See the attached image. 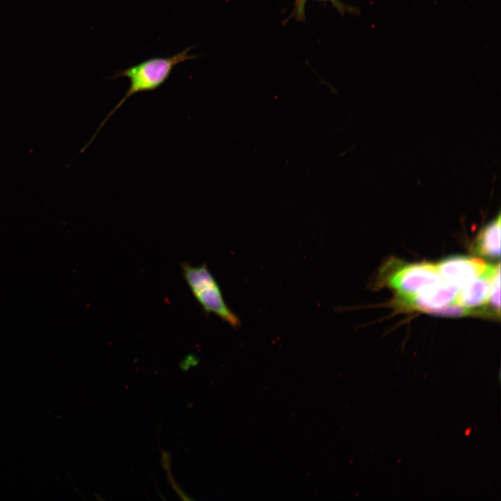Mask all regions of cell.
Returning a JSON list of instances; mask_svg holds the SVG:
<instances>
[{
  "mask_svg": "<svg viewBox=\"0 0 501 501\" xmlns=\"http://www.w3.org/2000/svg\"><path fill=\"white\" fill-rule=\"evenodd\" d=\"M443 280L436 264L430 263L401 266L388 278V285L398 294V299L411 298L426 287Z\"/></svg>",
  "mask_w": 501,
  "mask_h": 501,
  "instance_id": "cell-3",
  "label": "cell"
},
{
  "mask_svg": "<svg viewBox=\"0 0 501 501\" xmlns=\"http://www.w3.org/2000/svg\"><path fill=\"white\" fill-rule=\"evenodd\" d=\"M459 289L456 285L443 280L426 287L411 298L398 299V301L404 307L424 311L454 302Z\"/></svg>",
  "mask_w": 501,
  "mask_h": 501,
  "instance_id": "cell-5",
  "label": "cell"
},
{
  "mask_svg": "<svg viewBox=\"0 0 501 501\" xmlns=\"http://www.w3.org/2000/svg\"><path fill=\"white\" fill-rule=\"evenodd\" d=\"M443 280L461 288L479 276L488 264L482 260L467 257H452L436 264Z\"/></svg>",
  "mask_w": 501,
  "mask_h": 501,
  "instance_id": "cell-4",
  "label": "cell"
},
{
  "mask_svg": "<svg viewBox=\"0 0 501 501\" xmlns=\"http://www.w3.org/2000/svg\"><path fill=\"white\" fill-rule=\"evenodd\" d=\"M183 277L203 310L214 314L232 328L241 324L239 317L226 304L220 286L206 264H182Z\"/></svg>",
  "mask_w": 501,
  "mask_h": 501,
  "instance_id": "cell-2",
  "label": "cell"
},
{
  "mask_svg": "<svg viewBox=\"0 0 501 501\" xmlns=\"http://www.w3.org/2000/svg\"><path fill=\"white\" fill-rule=\"evenodd\" d=\"M477 252L489 257L500 255V215L488 223L480 232L476 244Z\"/></svg>",
  "mask_w": 501,
  "mask_h": 501,
  "instance_id": "cell-7",
  "label": "cell"
},
{
  "mask_svg": "<svg viewBox=\"0 0 501 501\" xmlns=\"http://www.w3.org/2000/svg\"><path fill=\"white\" fill-rule=\"evenodd\" d=\"M500 269V264H488L486 269L477 277L463 286L454 301L463 307L472 308L488 302L492 280Z\"/></svg>",
  "mask_w": 501,
  "mask_h": 501,
  "instance_id": "cell-6",
  "label": "cell"
},
{
  "mask_svg": "<svg viewBox=\"0 0 501 501\" xmlns=\"http://www.w3.org/2000/svg\"><path fill=\"white\" fill-rule=\"evenodd\" d=\"M423 312L445 317H461L469 315L475 312L480 311L474 310H472V308L463 307L452 302L439 308L427 309Z\"/></svg>",
  "mask_w": 501,
  "mask_h": 501,
  "instance_id": "cell-8",
  "label": "cell"
},
{
  "mask_svg": "<svg viewBox=\"0 0 501 501\" xmlns=\"http://www.w3.org/2000/svg\"><path fill=\"white\" fill-rule=\"evenodd\" d=\"M193 48H194V46L188 47L170 56L150 58L134 65L119 70L113 76L109 77V79L125 77L129 81V86L122 98L101 122L93 136L81 150V152H84L88 147L109 118L130 97L137 93L152 92L157 90L169 79L175 66L180 63L196 58V55L189 54Z\"/></svg>",
  "mask_w": 501,
  "mask_h": 501,
  "instance_id": "cell-1",
  "label": "cell"
},
{
  "mask_svg": "<svg viewBox=\"0 0 501 501\" xmlns=\"http://www.w3.org/2000/svg\"><path fill=\"white\" fill-rule=\"evenodd\" d=\"M308 0H295V15L300 19L305 15V6ZM333 1V0H319Z\"/></svg>",
  "mask_w": 501,
  "mask_h": 501,
  "instance_id": "cell-10",
  "label": "cell"
},
{
  "mask_svg": "<svg viewBox=\"0 0 501 501\" xmlns=\"http://www.w3.org/2000/svg\"><path fill=\"white\" fill-rule=\"evenodd\" d=\"M500 269L496 272L493 277L488 299L490 308L493 310V312L495 314L497 313L498 316H500Z\"/></svg>",
  "mask_w": 501,
  "mask_h": 501,
  "instance_id": "cell-9",
  "label": "cell"
}]
</instances>
